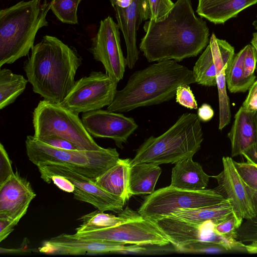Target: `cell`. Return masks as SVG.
Instances as JSON below:
<instances>
[{"mask_svg": "<svg viewBox=\"0 0 257 257\" xmlns=\"http://www.w3.org/2000/svg\"><path fill=\"white\" fill-rule=\"evenodd\" d=\"M144 29L139 48L150 62L195 57L209 41L206 23L195 15L191 0H177L165 19L149 20Z\"/></svg>", "mask_w": 257, "mask_h": 257, "instance_id": "obj_1", "label": "cell"}, {"mask_svg": "<svg viewBox=\"0 0 257 257\" xmlns=\"http://www.w3.org/2000/svg\"><path fill=\"white\" fill-rule=\"evenodd\" d=\"M81 64L74 49L57 37L45 35L31 50L24 69L35 93L61 103L74 85Z\"/></svg>", "mask_w": 257, "mask_h": 257, "instance_id": "obj_2", "label": "cell"}, {"mask_svg": "<svg viewBox=\"0 0 257 257\" xmlns=\"http://www.w3.org/2000/svg\"><path fill=\"white\" fill-rule=\"evenodd\" d=\"M196 83L193 70L174 60H163L134 72L117 90L106 110L126 112L172 99L177 88Z\"/></svg>", "mask_w": 257, "mask_h": 257, "instance_id": "obj_3", "label": "cell"}, {"mask_svg": "<svg viewBox=\"0 0 257 257\" xmlns=\"http://www.w3.org/2000/svg\"><path fill=\"white\" fill-rule=\"evenodd\" d=\"M47 0L22 1L0 11V67L29 55L38 31L48 25Z\"/></svg>", "mask_w": 257, "mask_h": 257, "instance_id": "obj_4", "label": "cell"}, {"mask_svg": "<svg viewBox=\"0 0 257 257\" xmlns=\"http://www.w3.org/2000/svg\"><path fill=\"white\" fill-rule=\"evenodd\" d=\"M200 120L197 114L184 113L166 132L159 137L146 139L131 160V166L141 163L175 164L193 157L203 140Z\"/></svg>", "mask_w": 257, "mask_h": 257, "instance_id": "obj_5", "label": "cell"}, {"mask_svg": "<svg viewBox=\"0 0 257 257\" xmlns=\"http://www.w3.org/2000/svg\"><path fill=\"white\" fill-rule=\"evenodd\" d=\"M29 160L37 166L50 163L66 166L92 181L102 175L118 161L115 148L97 151L66 150L55 148L27 136L25 141Z\"/></svg>", "mask_w": 257, "mask_h": 257, "instance_id": "obj_6", "label": "cell"}, {"mask_svg": "<svg viewBox=\"0 0 257 257\" xmlns=\"http://www.w3.org/2000/svg\"><path fill=\"white\" fill-rule=\"evenodd\" d=\"M34 137L41 140L57 137L73 144L79 150L97 151L99 146L85 129L77 114L57 103L44 99L39 101L33 113Z\"/></svg>", "mask_w": 257, "mask_h": 257, "instance_id": "obj_7", "label": "cell"}, {"mask_svg": "<svg viewBox=\"0 0 257 257\" xmlns=\"http://www.w3.org/2000/svg\"><path fill=\"white\" fill-rule=\"evenodd\" d=\"M225 199L213 189L189 191L170 185L147 196L138 212L143 217L153 220L168 216L178 209L214 205Z\"/></svg>", "mask_w": 257, "mask_h": 257, "instance_id": "obj_8", "label": "cell"}, {"mask_svg": "<svg viewBox=\"0 0 257 257\" xmlns=\"http://www.w3.org/2000/svg\"><path fill=\"white\" fill-rule=\"evenodd\" d=\"M176 248L196 242L219 243L229 252H246L243 245L236 239L225 238L214 229L212 221L196 223L168 216L152 220Z\"/></svg>", "mask_w": 257, "mask_h": 257, "instance_id": "obj_9", "label": "cell"}, {"mask_svg": "<svg viewBox=\"0 0 257 257\" xmlns=\"http://www.w3.org/2000/svg\"><path fill=\"white\" fill-rule=\"evenodd\" d=\"M117 83L106 73L92 71L75 81L60 104L77 114L108 106L114 99Z\"/></svg>", "mask_w": 257, "mask_h": 257, "instance_id": "obj_10", "label": "cell"}, {"mask_svg": "<svg viewBox=\"0 0 257 257\" xmlns=\"http://www.w3.org/2000/svg\"><path fill=\"white\" fill-rule=\"evenodd\" d=\"M75 235L90 239L124 244L163 246L170 242L155 223L139 213L117 225L100 229L77 233Z\"/></svg>", "mask_w": 257, "mask_h": 257, "instance_id": "obj_11", "label": "cell"}, {"mask_svg": "<svg viewBox=\"0 0 257 257\" xmlns=\"http://www.w3.org/2000/svg\"><path fill=\"white\" fill-rule=\"evenodd\" d=\"M41 178L50 183V177L58 175L69 180L74 185V198L89 203L101 211H122L125 202L120 198L104 190L91 179L61 165L46 163L37 166Z\"/></svg>", "mask_w": 257, "mask_h": 257, "instance_id": "obj_12", "label": "cell"}, {"mask_svg": "<svg viewBox=\"0 0 257 257\" xmlns=\"http://www.w3.org/2000/svg\"><path fill=\"white\" fill-rule=\"evenodd\" d=\"M90 51L94 59L103 64L110 77L118 82L123 79L125 58L121 48L119 28L111 17L100 21Z\"/></svg>", "mask_w": 257, "mask_h": 257, "instance_id": "obj_13", "label": "cell"}, {"mask_svg": "<svg viewBox=\"0 0 257 257\" xmlns=\"http://www.w3.org/2000/svg\"><path fill=\"white\" fill-rule=\"evenodd\" d=\"M81 120L92 137L111 139L120 149L138 127L132 117L101 109L83 113Z\"/></svg>", "mask_w": 257, "mask_h": 257, "instance_id": "obj_14", "label": "cell"}, {"mask_svg": "<svg viewBox=\"0 0 257 257\" xmlns=\"http://www.w3.org/2000/svg\"><path fill=\"white\" fill-rule=\"evenodd\" d=\"M223 170L215 178L218 186L213 189L229 200L233 213L239 219H251L256 216L247 187L229 157L222 158Z\"/></svg>", "mask_w": 257, "mask_h": 257, "instance_id": "obj_15", "label": "cell"}, {"mask_svg": "<svg viewBox=\"0 0 257 257\" xmlns=\"http://www.w3.org/2000/svg\"><path fill=\"white\" fill-rule=\"evenodd\" d=\"M125 244L62 233L44 242L38 250L48 254L81 255L119 253Z\"/></svg>", "mask_w": 257, "mask_h": 257, "instance_id": "obj_16", "label": "cell"}, {"mask_svg": "<svg viewBox=\"0 0 257 257\" xmlns=\"http://www.w3.org/2000/svg\"><path fill=\"white\" fill-rule=\"evenodd\" d=\"M36 196L30 182L14 172L0 185V216L19 222Z\"/></svg>", "mask_w": 257, "mask_h": 257, "instance_id": "obj_17", "label": "cell"}, {"mask_svg": "<svg viewBox=\"0 0 257 257\" xmlns=\"http://www.w3.org/2000/svg\"><path fill=\"white\" fill-rule=\"evenodd\" d=\"M145 0H132L123 10H115L117 24L122 33L126 47V65L133 69L139 59L137 32L144 20Z\"/></svg>", "mask_w": 257, "mask_h": 257, "instance_id": "obj_18", "label": "cell"}, {"mask_svg": "<svg viewBox=\"0 0 257 257\" xmlns=\"http://www.w3.org/2000/svg\"><path fill=\"white\" fill-rule=\"evenodd\" d=\"M227 136L231 142V157L242 153L257 143V128L254 112L240 106Z\"/></svg>", "mask_w": 257, "mask_h": 257, "instance_id": "obj_19", "label": "cell"}, {"mask_svg": "<svg viewBox=\"0 0 257 257\" xmlns=\"http://www.w3.org/2000/svg\"><path fill=\"white\" fill-rule=\"evenodd\" d=\"M228 43L212 34L208 44L192 70L196 83L208 87L216 85V63Z\"/></svg>", "mask_w": 257, "mask_h": 257, "instance_id": "obj_20", "label": "cell"}, {"mask_svg": "<svg viewBox=\"0 0 257 257\" xmlns=\"http://www.w3.org/2000/svg\"><path fill=\"white\" fill-rule=\"evenodd\" d=\"M193 157H188L175 163L172 168L170 185L189 191L206 189L209 178L201 165L194 162Z\"/></svg>", "mask_w": 257, "mask_h": 257, "instance_id": "obj_21", "label": "cell"}, {"mask_svg": "<svg viewBox=\"0 0 257 257\" xmlns=\"http://www.w3.org/2000/svg\"><path fill=\"white\" fill-rule=\"evenodd\" d=\"M257 3V0H198L196 12L215 24H222Z\"/></svg>", "mask_w": 257, "mask_h": 257, "instance_id": "obj_22", "label": "cell"}, {"mask_svg": "<svg viewBox=\"0 0 257 257\" xmlns=\"http://www.w3.org/2000/svg\"><path fill=\"white\" fill-rule=\"evenodd\" d=\"M130 161V159L119 158L114 165L93 181L126 203L132 196L128 189Z\"/></svg>", "mask_w": 257, "mask_h": 257, "instance_id": "obj_23", "label": "cell"}, {"mask_svg": "<svg viewBox=\"0 0 257 257\" xmlns=\"http://www.w3.org/2000/svg\"><path fill=\"white\" fill-rule=\"evenodd\" d=\"M162 172L159 165L141 163L131 166L129 173V192L131 196L151 194Z\"/></svg>", "mask_w": 257, "mask_h": 257, "instance_id": "obj_24", "label": "cell"}, {"mask_svg": "<svg viewBox=\"0 0 257 257\" xmlns=\"http://www.w3.org/2000/svg\"><path fill=\"white\" fill-rule=\"evenodd\" d=\"M232 212L229 200L225 199L214 205L194 209H178L169 216L196 223L212 221L216 224Z\"/></svg>", "mask_w": 257, "mask_h": 257, "instance_id": "obj_25", "label": "cell"}, {"mask_svg": "<svg viewBox=\"0 0 257 257\" xmlns=\"http://www.w3.org/2000/svg\"><path fill=\"white\" fill-rule=\"evenodd\" d=\"M139 213L127 207L118 216L105 213L99 210L86 214L78 220L81 224L76 228V232H84L110 227L119 224Z\"/></svg>", "mask_w": 257, "mask_h": 257, "instance_id": "obj_26", "label": "cell"}, {"mask_svg": "<svg viewBox=\"0 0 257 257\" xmlns=\"http://www.w3.org/2000/svg\"><path fill=\"white\" fill-rule=\"evenodd\" d=\"M233 58L229 55H222L216 63V85L218 89L219 123L218 129L222 130L230 121L231 112L229 99L226 91V73L229 70Z\"/></svg>", "mask_w": 257, "mask_h": 257, "instance_id": "obj_27", "label": "cell"}, {"mask_svg": "<svg viewBox=\"0 0 257 257\" xmlns=\"http://www.w3.org/2000/svg\"><path fill=\"white\" fill-rule=\"evenodd\" d=\"M28 82L22 75L7 68L1 69L0 109L13 103L25 91Z\"/></svg>", "mask_w": 257, "mask_h": 257, "instance_id": "obj_28", "label": "cell"}, {"mask_svg": "<svg viewBox=\"0 0 257 257\" xmlns=\"http://www.w3.org/2000/svg\"><path fill=\"white\" fill-rule=\"evenodd\" d=\"M245 52V46L234 55L231 65L226 73V85L231 93L245 92L249 88L243 73V60Z\"/></svg>", "mask_w": 257, "mask_h": 257, "instance_id": "obj_29", "label": "cell"}, {"mask_svg": "<svg viewBox=\"0 0 257 257\" xmlns=\"http://www.w3.org/2000/svg\"><path fill=\"white\" fill-rule=\"evenodd\" d=\"M233 163L247 187L257 216V166L247 161L239 163L233 160Z\"/></svg>", "mask_w": 257, "mask_h": 257, "instance_id": "obj_30", "label": "cell"}, {"mask_svg": "<svg viewBox=\"0 0 257 257\" xmlns=\"http://www.w3.org/2000/svg\"><path fill=\"white\" fill-rule=\"evenodd\" d=\"M82 0H52L50 10L62 22L77 24V9Z\"/></svg>", "mask_w": 257, "mask_h": 257, "instance_id": "obj_31", "label": "cell"}, {"mask_svg": "<svg viewBox=\"0 0 257 257\" xmlns=\"http://www.w3.org/2000/svg\"><path fill=\"white\" fill-rule=\"evenodd\" d=\"M236 239L249 253H257V216L243 221L237 231Z\"/></svg>", "mask_w": 257, "mask_h": 257, "instance_id": "obj_32", "label": "cell"}, {"mask_svg": "<svg viewBox=\"0 0 257 257\" xmlns=\"http://www.w3.org/2000/svg\"><path fill=\"white\" fill-rule=\"evenodd\" d=\"M174 6L172 0H145L144 20L162 21L168 16Z\"/></svg>", "mask_w": 257, "mask_h": 257, "instance_id": "obj_33", "label": "cell"}, {"mask_svg": "<svg viewBox=\"0 0 257 257\" xmlns=\"http://www.w3.org/2000/svg\"><path fill=\"white\" fill-rule=\"evenodd\" d=\"M243 221L238 218L232 212L223 220L215 224L214 229L218 234L225 238L236 239L237 231Z\"/></svg>", "mask_w": 257, "mask_h": 257, "instance_id": "obj_34", "label": "cell"}, {"mask_svg": "<svg viewBox=\"0 0 257 257\" xmlns=\"http://www.w3.org/2000/svg\"><path fill=\"white\" fill-rule=\"evenodd\" d=\"M177 250L185 253H222L229 252L221 244L204 242H196L185 245Z\"/></svg>", "mask_w": 257, "mask_h": 257, "instance_id": "obj_35", "label": "cell"}, {"mask_svg": "<svg viewBox=\"0 0 257 257\" xmlns=\"http://www.w3.org/2000/svg\"><path fill=\"white\" fill-rule=\"evenodd\" d=\"M246 52L243 60L244 77L247 84L250 87L255 81L254 74L257 64V52L251 44L245 46Z\"/></svg>", "mask_w": 257, "mask_h": 257, "instance_id": "obj_36", "label": "cell"}, {"mask_svg": "<svg viewBox=\"0 0 257 257\" xmlns=\"http://www.w3.org/2000/svg\"><path fill=\"white\" fill-rule=\"evenodd\" d=\"M176 101L181 105L189 109H197V103L189 85L179 86L176 92Z\"/></svg>", "mask_w": 257, "mask_h": 257, "instance_id": "obj_37", "label": "cell"}, {"mask_svg": "<svg viewBox=\"0 0 257 257\" xmlns=\"http://www.w3.org/2000/svg\"><path fill=\"white\" fill-rule=\"evenodd\" d=\"M14 173L12 167V161L4 146L0 143V185Z\"/></svg>", "mask_w": 257, "mask_h": 257, "instance_id": "obj_38", "label": "cell"}, {"mask_svg": "<svg viewBox=\"0 0 257 257\" xmlns=\"http://www.w3.org/2000/svg\"><path fill=\"white\" fill-rule=\"evenodd\" d=\"M40 141L52 147L57 148L66 150L78 149L73 144L70 142L57 137H47L43 138Z\"/></svg>", "mask_w": 257, "mask_h": 257, "instance_id": "obj_39", "label": "cell"}, {"mask_svg": "<svg viewBox=\"0 0 257 257\" xmlns=\"http://www.w3.org/2000/svg\"><path fill=\"white\" fill-rule=\"evenodd\" d=\"M242 106L247 110L253 112L257 111V80L249 87L248 94Z\"/></svg>", "mask_w": 257, "mask_h": 257, "instance_id": "obj_40", "label": "cell"}, {"mask_svg": "<svg viewBox=\"0 0 257 257\" xmlns=\"http://www.w3.org/2000/svg\"><path fill=\"white\" fill-rule=\"evenodd\" d=\"M19 222L10 217L0 216V241L6 238Z\"/></svg>", "mask_w": 257, "mask_h": 257, "instance_id": "obj_41", "label": "cell"}, {"mask_svg": "<svg viewBox=\"0 0 257 257\" xmlns=\"http://www.w3.org/2000/svg\"><path fill=\"white\" fill-rule=\"evenodd\" d=\"M51 181L60 189L67 192L73 193L75 187L73 184L67 178L60 175H55L50 177Z\"/></svg>", "mask_w": 257, "mask_h": 257, "instance_id": "obj_42", "label": "cell"}, {"mask_svg": "<svg viewBox=\"0 0 257 257\" xmlns=\"http://www.w3.org/2000/svg\"><path fill=\"white\" fill-rule=\"evenodd\" d=\"M214 114V110L211 106L207 103H204L198 108L197 114L200 120L207 122L212 118Z\"/></svg>", "mask_w": 257, "mask_h": 257, "instance_id": "obj_43", "label": "cell"}, {"mask_svg": "<svg viewBox=\"0 0 257 257\" xmlns=\"http://www.w3.org/2000/svg\"><path fill=\"white\" fill-rule=\"evenodd\" d=\"M246 161L257 166V143L242 153Z\"/></svg>", "mask_w": 257, "mask_h": 257, "instance_id": "obj_44", "label": "cell"}, {"mask_svg": "<svg viewBox=\"0 0 257 257\" xmlns=\"http://www.w3.org/2000/svg\"><path fill=\"white\" fill-rule=\"evenodd\" d=\"M146 250L143 245L137 244H132L131 245L124 246L123 248L119 253H143Z\"/></svg>", "mask_w": 257, "mask_h": 257, "instance_id": "obj_45", "label": "cell"}, {"mask_svg": "<svg viewBox=\"0 0 257 257\" xmlns=\"http://www.w3.org/2000/svg\"><path fill=\"white\" fill-rule=\"evenodd\" d=\"M1 249V253H18L21 252H31L32 251H34V249H30L27 250L24 248H17V249H7V248H3L2 247L0 248Z\"/></svg>", "mask_w": 257, "mask_h": 257, "instance_id": "obj_46", "label": "cell"}, {"mask_svg": "<svg viewBox=\"0 0 257 257\" xmlns=\"http://www.w3.org/2000/svg\"><path fill=\"white\" fill-rule=\"evenodd\" d=\"M251 44L254 47L257 52V32L252 34V38L251 41ZM256 71L257 72V64L256 67Z\"/></svg>", "mask_w": 257, "mask_h": 257, "instance_id": "obj_47", "label": "cell"}, {"mask_svg": "<svg viewBox=\"0 0 257 257\" xmlns=\"http://www.w3.org/2000/svg\"><path fill=\"white\" fill-rule=\"evenodd\" d=\"M254 116L256 126V128H257V111L254 112Z\"/></svg>", "mask_w": 257, "mask_h": 257, "instance_id": "obj_48", "label": "cell"}, {"mask_svg": "<svg viewBox=\"0 0 257 257\" xmlns=\"http://www.w3.org/2000/svg\"><path fill=\"white\" fill-rule=\"evenodd\" d=\"M254 25H255V29L257 30V20H256V21L254 23Z\"/></svg>", "mask_w": 257, "mask_h": 257, "instance_id": "obj_49", "label": "cell"}]
</instances>
